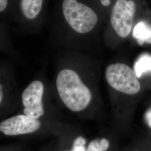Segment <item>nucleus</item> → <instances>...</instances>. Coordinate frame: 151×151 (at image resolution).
Instances as JSON below:
<instances>
[{"label":"nucleus","instance_id":"obj_1","mask_svg":"<svg viewBox=\"0 0 151 151\" xmlns=\"http://www.w3.org/2000/svg\"><path fill=\"white\" fill-rule=\"evenodd\" d=\"M104 77L114 122L119 132H126L131 126L135 109L145 88L136 77L132 67L124 63L108 65Z\"/></svg>","mask_w":151,"mask_h":151},{"label":"nucleus","instance_id":"obj_2","mask_svg":"<svg viewBox=\"0 0 151 151\" xmlns=\"http://www.w3.org/2000/svg\"><path fill=\"white\" fill-rule=\"evenodd\" d=\"M97 77L73 68L60 70L54 80L55 93L62 106L72 113L93 117L101 106Z\"/></svg>","mask_w":151,"mask_h":151},{"label":"nucleus","instance_id":"obj_3","mask_svg":"<svg viewBox=\"0 0 151 151\" xmlns=\"http://www.w3.org/2000/svg\"><path fill=\"white\" fill-rule=\"evenodd\" d=\"M43 119L32 118L24 114L11 116L1 121L0 132L6 137H20L39 135L46 132L58 137L65 129V127H45Z\"/></svg>","mask_w":151,"mask_h":151},{"label":"nucleus","instance_id":"obj_4","mask_svg":"<svg viewBox=\"0 0 151 151\" xmlns=\"http://www.w3.org/2000/svg\"><path fill=\"white\" fill-rule=\"evenodd\" d=\"M62 11L65 19L76 32L86 34L97 24V15L88 6L77 0H63Z\"/></svg>","mask_w":151,"mask_h":151},{"label":"nucleus","instance_id":"obj_5","mask_svg":"<svg viewBox=\"0 0 151 151\" xmlns=\"http://www.w3.org/2000/svg\"><path fill=\"white\" fill-rule=\"evenodd\" d=\"M45 86L42 80L32 81L20 96L22 113L35 119H43L46 113Z\"/></svg>","mask_w":151,"mask_h":151},{"label":"nucleus","instance_id":"obj_6","mask_svg":"<svg viewBox=\"0 0 151 151\" xmlns=\"http://www.w3.org/2000/svg\"><path fill=\"white\" fill-rule=\"evenodd\" d=\"M136 5L132 0H117L112 9L110 22L120 38H127L132 32Z\"/></svg>","mask_w":151,"mask_h":151},{"label":"nucleus","instance_id":"obj_7","mask_svg":"<svg viewBox=\"0 0 151 151\" xmlns=\"http://www.w3.org/2000/svg\"><path fill=\"white\" fill-rule=\"evenodd\" d=\"M88 141L85 135L68 128L55 143L42 151H86Z\"/></svg>","mask_w":151,"mask_h":151},{"label":"nucleus","instance_id":"obj_8","mask_svg":"<svg viewBox=\"0 0 151 151\" xmlns=\"http://www.w3.org/2000/svg\"><path fill=\"white\" fill-rule=\"evenodd\" d=\"M132 68L145 89H151V53L145 52L139 55L134 61Z\"/></svg>","mask_w":151,"mask_h":151},{"label":"nucleus","instance_id":"obj_9","mask_svg":"<svg viewBox=\"0 0 151 151\" xmlns=\"http://www.w3.org/2000/svg\"><path fill=\"white\" fill-rule=\"evenodd\" d=\"M120 150L116 137L105 133L89 140L86 151H120Z\"/></svg>","mask_w":151,"mask_h":151},{"label":"nucleus","instance_id":"obj_10","mask_svg":"<svg viewBox=\"0 0 151 151\" xmlns=\"http://www.w3.org/2000/svg\"><path fill=\"white\" fill-rule=\"evenodd\" d=\"M132 35L139 45L151 44V25L143 21L138 22L133 28Z\"/></svg>","mask_w":151,"mask_h":151},{"label":"nucleus","instance_id":"obj_11","mask_svg":"<svg viewBox=\"0 0 151 151\" xmlns=\"http://www.w3.org/2000/svg\"><path fill=\"white\" fill-rule=\"evenodd\" d=\"M43 0H20V10L24 16L32 20L38 16L42 10Z\"/></svg>","mask_w":151,"mask_h":151},{"label":"nucleus","instance_id":"obj_12","mask_svg":"<svg viewBox=\"0 0 151 151\" xmlns=\"http://www.w3.org/2000/svg\"><path fill=\"white\" fill-rule=\"evenodd\" d=\"M120 151H151V147L148 140L134 141L123 148H120Z\"/></svg>","mask_w":151,"mask_h":151},{"label":"nucleus","instance_id":"obj_13","mask_svg":"<svg viewBox=\"0 0 151 151\" xmlns=\"http://www.w3.org/2000/svg\"><path fill=\"white\" fill-rule=\"evenodd\" d=\"M143 118L146 128L151 133V105L145 111Z\"/></svg>","mask_w":151,"mask_h":151},{"label":"nucleus","instance_id":"obj_14","mask_svg":"<svg viewBox=\"0 0 151 151\" xmlns=\"http://www.w3.org/2000/svg\"><path fill=\"white\" fill-rule=\"evenodd\" d=\"M0 151H27L20 145L12 144L1 146Z\"/></svg>","mask_w":151,"mask_h":151},{"label":"nucleus","instance_id":"obj_15","mask_svg":"<svg viewBox=\"0 0 151 151\" xmlns=\"http://www.w3.org/2000/svg\"><path fill=\"white\" fill-rule=\"evenodd\" d=\"M7 6V0H0V11H4Z\"/></svg>","mask_w":151,"mask_h":151},{"label":"nucleus","instance_id":"obj_16","mask_svg":"<svg viewBox=\"0 0 151 151\" xmlns=\"http://www.w3.org/2000/svg\"><path fill=\"white\" fill-rule=\"evenodd\" d=\"M100 2L101 3V4L104 6H108L110 5V4L111 3L110 0H100Z\"/></svg>","mask_w":151,"mask_h":151},{"label":"nucleus","instance_id":"obj_17","mask_svg":"<svg viewBox=\"0 0 151 151\" xmlns=\"http://www.w3.org/2000/svg\"><path fill=\"white\" fill-rule=\"evenodd\" d=\"M148 143H149V144H150V145L151 147V137L149 140H148Z\"/></svg>","mask_w":151,"mask_h":151}]
</instances>
